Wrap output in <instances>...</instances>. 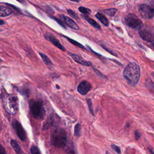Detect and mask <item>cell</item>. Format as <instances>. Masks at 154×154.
Here are the masks:
<instances>
[{"label":"cell","mask_w":154,"mask_h":154,"mask_svg":"<svg viewBox=\"0 0 154 154\" xmlns=\"http://www.w3.org/2000/svg\"><path fill=\"white\" fill-rule=\"evenodd\" d=\"M117 11V9L116 8H109V9H106L103 10V12L109 16H114L116 12Z\"/></svg>","instance_id":"d6986e66"},{"label":"cell","mask_w":154,"mask_h":154,"mask_svg":"<svg viewBox=\"0 0 154 154\" xmlns=\"http://www.w3.org/2000/svg\"><path fill=\"white\" fill-rule=\"evenodd\" d=\"M39 54L41 57V58H42L43 61L45 63V64L49 67V68H52L54 66V63L52 62V61L50 60V58L45 54L42 53V52H39Z\"/></svg>","instance_id":"5bb4252c"},{"label":"cell","mask_w":154,"mask_h":154,"mask_svg":"<svg viewBox=\"0 0 154 154\" xmlns=\"http://www.w3.org/2000/svg\"><path fill=\"white\" fill-rule=\"evenodd\" d=\"M63 37L64 38H66L67 40H68L69 42H70L72 44H73V45H75V46H78L79 48H82L84 49H86V48H85V47L84 46H83L82 44L79 43V42H77V41H75V40H73V39H72V38H69V37H68L67 36H65V35H63Z\"/></svg>","instance_id":"ac0fdd59"},{"label":"cell","mask_w":154,"mask_h":154,"mask_svg":"<svg viewBox=\"0 0 154 154\" xmlns=\"http://www.w3.org/2000/svg\"><path fill=\"white\" fill-rule=\"evenodd\" d=\"M67 11V13H68L72 17H73L75 18V19H78V15L76 14V13L74 11H73L72 10H70V9H68Z\"/></svg>","instance_id":"d4e9b609"},{"label":"cell","mask_w":154,"mask_h":154,"mask_svg":"<svg viewBox=\"0 0 154 154\" xmlns=\"http://www.w3.org/2000/svg\"><path fill=\"white\" fill-rule=\"evenodd\" d=\"M29 107L32 116L38 120H42L45 116L46 111L43 103L40 100L31 99L29 101Z\"/></svg>","instance_id":"277c9868"},{"label":"cell","mask_w":154,"mask_h":154,"mask_svg":"<svg viewBox=\"0 0 154 154\" xmlns=\"http://www.w3.org/2000/svg\"><path fill=\"white\" fill-rule=\"evenodd\" d=\"M87 104H88V108H89L90 113H91L93 116H94L93 110V105H92L91 100L90 99H87Z\"/></svg>","instance_id":"cb8c5ba5"},{"label":"cell","mask_w":154,"mask_h":154,"mask_svg":"<svg viewBox=\"0 0 154 154\" xmlns=\"http://www.w3.org/2000/svg\"><path fill=\"white\" fill-rule=\"evenodd\" d=\"M123 76L129 85L135 87L138 84L140 78V67L134 62L129 63L123 70Z\"/></svg>","instance_id":"6da1fadb"},{"label":"cell","mask_w":154,"mask_h":154,"mask_svg":"<svg viewBox=\"0 0 154 154\" xmlns=\"http://www.w3.org/2000/svg\"><path fill=\"white\" fill-rule=\"evenodd\" d=\"M69 54L75 60V62H76L81 65H83L85 66H90L92 64V63L91 62L85 60L83 58H82L79 55H77V54H73L72 52H69Z\"/></svg>","instance_id":"7c38bea8"},{"label":"cell","mask_w":154,"mask_h":154,"mask_svg":"<svg viewBox=\"0 0 154 154\" xmlns=\"http://www.w3.org/2000/svg\"><path fill=\"white\" fill-rule=\"evenodd\" d=\"M78 10H79V11L81 13H82V14H85V15H88V14H89L90 13V12H91V10H90L89 8H85V7H79L78 8Z\"/></svg>","instance_id":"44dd1931"},{"label":"cell","mask_w":154,"mask_h":154,"mask_svg":"<svg viewBox=\"0 0 154 154\" xmlns=\"http://www.w3.org/2000/svg\"><path fill=\"white\" fill-rule=\"evenodd\" d=\"M60 18L62 20V22L69 28L75 30H78L79 29L77 23L75 22H74V20H72L71 18H70L69 17L61 14L60 16Z\"/></svg>","instance_id":"9c48e42d"},{"label":"cell","mask_w":154,"mask_h":154,"mask_svg":"<svg viewBox=\"0 0 154 154\" xmlns=\"http://www.w3.org/2000/svg\"><path fill=\"white\" fill-rule=\"evenodd\" d=\"M134 135H135V138L136 140H138L140 138V137H141V134L138 131H135Z\"/></svg>","instance_id":"4316f807"},{"label":"cell","mask_w":154,"mask_h":154,"mask_svg":"<svg viewBox=\"0 0 154 154\" xmlns=\"http://www.w3.org/2000/svg\"><path fill=\"white\" fill-rule=\"evenodd\" d=\"M91 88V84L86 81H82L78 86L77 90L82 95L86 94Z\"/></svg>","instance_id":"8fae6325"},{"label":"cell","mask_w":154,"mask_h":154,"mask_svg":"<svg viewBox=\"0 0 154 154\" xmlns=\"http://www.w3.org/2000/svg\"><path fill=\"white\" fill-rule=\"evenodd\" d=\"M124 22L126 25L134 29L138 30L143 25L141 19L134 14H128L125 16Z\"/></svg>","instance_id":"5b68a950"},{"label":"cell","mask_w":154,"mask_h":154,"mask_svg":"<svg viewBox=\"0 0 154 154\" xmlns=\"http://www.w3.org/2000/svg\"><path fill=\"white\" fill-rule=\"evenodd\" d=\"M75 135L77 137H79L81 135V125L79 123H77L75 126Z\"/></svg>","instance_id":"7402d4cb"},{"label":"cell","mask_w":154,"mask_h":154,"mask_svg":"<svg viewBox=\"0 0 154 154\" xmlns=\"http://www.w3.org/2000/svg\"><path fill=\"white\" fill-rule=\"evenodd\" d=\"M51 142L56 147H64L67 143V134L65 130L61 128L55 129L51 135Z\"/></svg>","instance_id":"7a4b0ae2"},{"label":"cell","mask_w":154,"mask_h":154,"mask_svg":"<svg viewBox=\"0 0 154 154\" xmlns=\"http://www.w3.org/2000/svg\"><path fill=\"white\" fill-rule=\"evenodd\" d=\"M95 16L103 25H104L106 26H108V24H109L108 20L107 18L105 16H103L102 14H101L100 13H97L96 14Z\"/></svg>","instance_id":"9a60e30c"},{"label":"cell","mask_w":154,"mask_h":154,"mask_svg":"<svg viewBox=\"0 0 154 154\" xmlns=\"http://www.w3.org/2000/svg\"><path fill=\"white\" fill-rule=\"evenodd\" d=\"M17 1H18L19 2H20V3H21V4H25L26 3H25V0H16Z\"/></svg>","instance_id":"f546056e"},{"label":"cell","mask_w":154,"mask_h":154,"mask_svg":"<svg viewBox=\"0 0 154 154\" xmlns=\"http://www.w3.org/2000/svg\"><path fill=\"white\" fill-rule=\"evenodd\" d=\"M11 13H12V10L10 7L0 5V16L1 17L7 16L11 14Z\"/></svg>","instance_id":"4fadbf2b"},{"label":"cell","mask_w":154,"mask_h":154,"mask_svg":"<svg viewBox=\"0 0 154 154\" xmlns=\"http://www.w3.org/2000/svg\"><path fill=\"white\" fill-rule=\"evenodd\" d=\"M45 38L46 40H48V41H49L50 42H51L54 45H55L56 47H57L61 51H66L65 48L61 44V43L59 42V40L53 34L47 32L45 34Z\"/></svg>","instance_id":"30bf717a"},{"label":"cell","mask_w":154,"mask_h":154,"mask_svg":"<svg viewBox=\"0 0 154 154\" xmlns=\"http://www.w3.org/2000/svg\"><path fill=\"white\" fill-rule=\"evenodd\" d=\"M2 104L5 109L10 114H15L18 109L17 97L11 94L3 93L2 94Z\"/></svg>","instance_id":"3957f363"},{"label":"cell","mask_w":154,"mask_h":154,"mask_svg":"<svg viewBox=\"0 0 154 154\" xmlns=\"http://www.w3.org/2000/svg\"><path fill=\"white\" fill-rule=\"evenodd\" d=\"M0 154H7L4 147L0 144Z\"/></svg>","instance_id":"83f0119b"},{"label":"cell","mask_w":154,"mask_h":154,"mask_svg":"<svg viewBox=\"0 0 154 154\" xmlns=\"http://www.w3.org/2000/svg\"><path fill=\"white\" fill-rule=\"evenodd\" d=\"M138 11L141 17L146 19H151L153 17V8L147 4H140L138 7Z\"/></svg>","instance_id":"52a82bcc"},{"label":"cell","mask_w":154,"mask_h":154,"mask_svg":"<svg viewBox=\"0 0 154 154\" xmlns=\"http://www.w3.org/2000/svg\"><path fill=\"white\" fill-rule=\"evenodd\" d=\"M53 122H54V119H53L52 117V116H50V117L48 119L47 121L44 123L43 127V129H46L49 128L52 125Z\"/></svg>","instance_id":"ffe728a7"},{"label":"cell","mask_w":154,"mask_h":154,"mask_svg":"<svg viewBox=\"0 0 154 154\" xmlns=\"http://www.w3.org/2000/svg\"><path fill=\"white\" fill-rule=\"evenodd\" d=\"M12 126L18 137L22 141H25L26 138V134L22 125L17 120H14L12 123Z\"/></svg>","instance_id":"ba28073f"},{"label":"cell","mask_w":154,"mask_h":154,"mask_svg":"<svg viewBox=\"0 0 154 154\" xmlns=\"http://www.w3.org/2000/svg\"><path fill=\"white\" fill-rule=\"evenodd\" d=\"M83 17L92 26H93L94 28H96V29H100V25H99V23H97L94 19H91V18H90L88 16H84Z\"/></svg>","instance_id":"e0dca14e"},{"label":"cell","mask_w":154,"mask_h":154,"mask_svg":"<svg viewBox=\"0 0 154 154\" xmlns=\"http://www.w3.org/2000/svg\"><path fill=\"white\" fill-rule=\"evenodd\" d=\"M111 147H112V149L116 153H117L118 154H120L121 150H120V148L119 146H116V145H115V144H111Z\"/></svg>","instance_id":"484cf974"},{"label":"cell","mask_w":154,"mask_h":154,"mask_svg":"<svg viewBox=\"0 0 154 154\" xmlns=\"http://www.w3.org/2000/svg\"><path fill=\"white\" fill-rule=\"evenodd\" d=\"M138 34L143 40L147 42H150L153 45L154 35L153 29L152 27L148 25H143L138 29Z\"/></svg>","instance_id":"8992f818"},{"label":"cell","mask_w":154,"mask_h":154,"mask_svg":"<svg viewBox=\"0 0 154 154\" xmlns=\"http://www.w3.org/2000/svg\"><path fill=\"white\" fill-rule=\"evenodd\" d=\"M94 71L96 72V73L97 75H99V76H100V77H102V78H105L106 77L104 76V75H103V74H102L101 73H100L97 69H94Z\"/></svg>","instance_id":"f1b7e54d"},{"label":"cell","mask_w":154,"mask_h":154,"mask_svg":"<svg viewBox=\"0 0 154 154\" xmlns=\"http://www.w3.org/2000/svg\"><path fill=\"white\" fill-rule=\"evenodd\" d=\"M31 154H40V152L37 146L33 145L31 146L30 149Z\"/></svg>","instance_id":"603a6c76"},{"label":"cell","mask_w":154,"mask_h":154,"mask_svg":"<svg viewBox=\"0 0 154 154\" xmlns=\"http://www.w3.org/2000/svg\"><path fill=\"white\" fill-rule=\"evenodd\" d=\"M2 61V60H1V58H0V62H1V61Z\"/></svg>","instance_id":"d6a6232c"},{"label":"cell","mask_w":154,"mask_h":154,"mask_svg":"<svg viewBox=\"0 0 154 154\" xmlns=\"http://www.w3.org/2000/svg\"><path fill=\"white\" fill-rule=\"evenodd\" d=\"M5 23V22H4V20H1L0 19V25H4Z\"/></svg>","instance_id":"4dcf8cb0"},{"label":"cell","mask_w":154,"mask_h":154,"mask_svg":"<svg viewBox=\"0 0 154 154\" xmlns=\"http://www.w3.org/2000/svg\"><path fill=\"white\" fill-rule=\"evenodd\" d=\"M11 145L13 147V149L14 150V151L16 152V153L17 154H22V151L21 150L20 147L19 146V145L18 144L17 142L14 140H11L10 141Z\"/></svg>","instance_id":"2e32d148"},{"label":"cell","mask_w":154,"mask_h":154,"mask_svg":"<svg viewBox=\"0 0 154 154\" xmlns=\"http://www.w3.org/2000/svg\"><path fill=\"white\" fill-rule=\"evenodd\" d=\"M71 1H73V2H79V0H70Z\"/></svg>","instance_id":"1f68e13d"}]
</instances>
